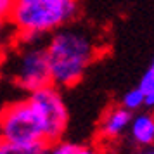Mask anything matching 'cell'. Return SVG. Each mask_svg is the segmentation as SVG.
<instances>
[{
    "label": "cell",
    "mask_w": 154,
    "mask_h": 154,
    "mask_svg": "<svg viewBox=\"0 0 154 154\" xmlns=\"http://www.w3.org/2000/svg\"><path fill=\"white\" fill-rule=\"evenodd\" d=\"M0 133L5 152L38 154L54 144L49 121L31 99L11 104L0 112Z\"/></svg>",
    "instance_id": "6da1fadb"
},
{
    "label": "cell",
    "mask_w": 154,
    "mask_h": 154,
    "mask_svg": "<svg viewBox=\"0 0 154 154\" xmlns=\"http://www.w3.org/2000/svg\"><path fill=\"white\" fill-rule=\"evenodd\" d=\"M45 49L52 85L56 87L78 83L94 59V42L85 31L76 28H59Z\"/></svg>",
    "instance_id": "7a4b0ae2"
},
{
    "label": "cell",
    "mask_w": 154,
    "mask_h": 154,
    "mask_svg": "<svg viewBox=\"0 0 154 154\" xmlns=\"http://www.w3.org/2000/svg\"><path fill=\"white\" fill-rule=\"evenodd\" d=\"M76 16V0H17L12 21L26 35L63 28Z\"/></svg>",
    "instance_id": "3957f363"
},
{
    "label": "cell",
    "mask_w": 154,
    "mask_h": 154,
    "mask_svg": "<svg viewBox=\"0 0 154 154\" xmlns=\"http://www.w3.org/2000/svg\"><path fill=\"white\" fill-rule=\"evenodd\" d=\"M11 75L16 83L28 92L52 83L45 45H28L19 50L11 63Z\"/></svg>",
    "instance_id": "277c9868"
},
{
    "label": "cell",
    "mask_w": 154,
    "mask_h": 154,
    "mask_svg": "<svg viewBox=\"0 0 154 154\" xmlns=\"http://www.w3.org/2000/svg\"><path fill=\"white\" fill-rule=\"evenodd\" d=\"M29 99L43 111L45 118L49 121L52 140L56 144L59 140V137L66 130V125H68V109L64 106V100L61 97L59 90L56 88V85L50 83V85L42 87V88L33 90Z\"/></svg>",
    "instance_id": "5b68a950"
},
{
    "label": "cell",
    "mask_w": 154,
    "mask_h": 154,
    "mask_svg": "<svg viewBox=\"0 0 154 154\" xmlns=\"http://www.w3.org/2000/svg\"><path fill=\"white\" fill-rule=\"evenodd\" d=\"M132 123V111L126 107H114L106 112L100 123V133L106 139H116L118 135L125 132Z\"/></svg>",
    "instance_id": "8992f818"
},
{
    "label": "cell",
    "mask_w": 154,
    "mask_h": 154,
    "mask_svg": "<svg viewBox=\"0 0 154 154\" xmlns=\"http://www.w3.org/2000/svg\"><path fill=\"white\" fill-rule=\"evenodd\" d=\"M130 135L139 146H152L154 144V116L139 114L130 123Z\"/></svg>",
    "instance_id": "52a82bcc"
},
{
    "label": "cell",
    "mask_w": 154,
    "mask_h": 154,
    "mask_svg": "<svg viewBox=\"0 0 154 154\" xmlns=\"http://www.w3.org/2000/svg\"><path fill=\"white\" fill-rule=\"evenodd\" d=\"M139 88L144 92V106L152 109L154 107V68L151 66L140 78Z\"/></svg>",
    "instance_id": "ba28073f"
},
{
    "label": "cell",
    "mask_w": 154,
    "mask_h": 154,
    "mask_svg": "<svg viewBox=\"0 0 154 154\" xmlns=\"http://www.w3.org/2000/svg\"><path fill=\"white\" fill-rule=\"evenodd\" d=\"M142 106H144V92L140 90L139 87L128 90L123 95V107H126L128 111H135Z\"/></svg>",
    "instance_id": "9c48e42d"
},
{
    "label": "cell",
    "mask_w": 154,
    "mask_h": 154,
    "mask_svg": "<svg viewBox=\"0 0 154 154\" xmlns=\"http://www.w3.org/2000/svg\"><path fill=\"white\" fill-rule=\"evenodd\" d=\"M54 154H87L88 149L82 144H73V142H61L52 147Z\"/></svg>",
    "instance_id": "30bf717a"
},
{
    "label": "cell",
    "mask_w": 154,
    "mask_h": 154,
    "mask_svg": "<svg viewBox=\"0 0 154 154\" xmlns=\"http://www.w3.org/2000/svg\"><path fill=\"white\" fill-rule=\"evenodd\" d=\"M16 4H17V0H0V23L12 19Z\"/></svg>",
    "instance_id": "8fae6325"
},
{
    "label": "cell",
    "mask_w": 154,
    "mask_h": 154,
    "mask_svg": "<svg viewBox=\"0 0 154 154\" xmlns=\"http://www.w3.org/2000/svg\"><path fill=\"white\" fill-rule=\"evenodd\" d=\"M5 152V142H4V137H2V133H0V154Z\"/></svg>",
    "instance_id": "7c38bea8"
},
{
    "label": "cell",
    "mask_w": 154,
    "mask_h": 154,
    "mask_svg": "<svg viewBox=\"0 0 154 154\" xmlns=\"http://www.w3.org/2000/svg\"><path fill=\"white\" fill-rule=\"evenodd\" d=\"M151 66H152V68H154V57H152V64H151Z\"/></svg>",
    "instance_id": "4fadbf2b"
},
{
    "label": "cell",
    "mask_w": 154,
    "mask_h": 154,
    "mask_svg": "<svg viewBox=\"0 0 154 154\" xmlns=\"http://www.w3.org/2000/svg\"><path fill=\"white\" fill-rule=\"evenodd\" d=\"M151 152H152V154H154V149H152V151H151Z\"/></svg>",
    "instance_id": "5bb4252c"
}]
</instances>
